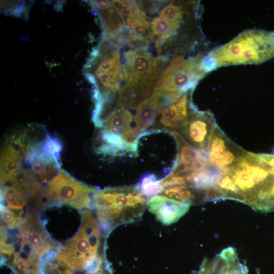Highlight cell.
<instances>
[{"label":"cell","instance_id":"cell-1","mask_svg":"<svg viewBox=\"0 0 274 274\" xmlns=\"http://www.w3.org/2000/svg\"><path fill=\"white\" fill-rule=\"evenodd\" d=\"M274 57V31L250 29L207 52L204 62L209 73L230 65L258 64Z\"/></svg>","mask_w":274,"mask_h":274},{"label":"cell","instance_id":"cell-2","mask_svg":"<svg viewBox=\"0 0 274 274\" xmlns=\"http://www.w3.org/2000/svg\"><path fill=\"white\" fill-rule=\"evenodd\" d=\"M148 200L138 185L96 189L93 207L102 232L108 236L119 225L140 221Z\"/></svg>","mask_w":274,"mask_h":274},{"label":"cell","instance_id":"cell-3","mask_svg":"<svg viewBox=\"0 0 274 274\" xmlns=\"http://www.w3.org/2000/svg\"><path fill=\"white\" fill-rule=\"evenodd\" d=\"M207 52H199L187 58L180 55L170 61L159 77L154 89L167 103L171 104L184 93L193 90L209 73L204 63Z\"/></svg>","mask_w":274,"mask_h":274},{"label":"cell","instance_id":"cell-4","mask_svg":"<svg viewBox=\"0 0 274 274\" xmlns=\"http://www.w3.org/2000/svg\"><path fill=\"white\" fill-rule=\"evenodd\" d=\"M82 216L79 230L61 251L68 261L88 266L105 255L101 239L107 235L90 211H84Z\"/></svg>","mask_w":274,"mask_h":274},{"label":"cell","instance_id":"cell-5","mask_svg":"<svg viewBox=\"0 0 274 274\" xmlns=\"http://www.w3.org/2000/svg\"><path fill=\"white\" fill-rule=\"evenodd\" d=\"M45 189L52 199L76 209L93 207L96 189L76 181L63 171L49 181Z\"/></svg>","mask_w":274,"mask_h":274},{"label":"cell","instance_id":"cell-6","mask_svg":"<svg viewBox=\"0 0 274 274\" xmlns=\"http://www.w3.org/2000/svg\"><path fill=\"white\" fill-rule=\"evenodd\" d=\"M213 167L227 172L247 152L232 142L216 123L211 134L207 148Z\"/></svg>","mask_w":274,"mask_h":274},{"label":"cell","instance_id":"cell-7","mask_svg":"<svg viewBox=\"0 0 274 274\" xmlns=\"http://www.w3.org/2000/svg\"><path fill=\"white\" fill-rule=\"evenodd\" d=\"M192 91L184 93L176 101L161 110L157 124L159 127L176 131L190 121L198 111L192 101Z\"/></svg>","mask_w":274,"mask_h":274},{"label":"cell","instance_id":"cell-8","mask_svg":"<svg viewBox=\"0 0 274 274\" xmlns=\"http://www.w3.org/2000/svg\"><path fill=\"white\" fill-rule=\"evenodd\" d=\"M170 132L176 141L178 153L176 163L170 173L181 174L211 166L206 150L191 145L176 131Z\"/></svg>","mask_w":274,"mask_h":274},{"label":"cell","instance_id":"cell-9","mask_svg":"<svg viewBox=\"0 0 274 274\" xmlns=\"http://www.w3.org/2000/svg\"><path fill=\"white\" fill-rule=\"evenodd\" d=\"M216 123L212 112L198 111L186 125L178 130V133L191 145L207 151L209 140Z\"/></svg>","mask_w":274,"mask_h":274},{"label":"cell","instance_id":"cell-10","mask_svg":"<svg viewBox=\"0 0 274 274\" xmlns=\"http://www.w3.org/2000/svg\"><path fill=\"white\" fill-rule=\"evenodd\" d=\"M163 109L160 93L154 90L152 94L137 105L133 116L134 136L136 140L155 122L157 117Z\"/></svg>","mask_w":274,"mask_h":274},{"label":"cell","instance_id":"cell-11","mask_svg":"<svg viewBox=\"0 0 274 274\" xmlns=\"http://www.w3.org/2000/svg\"><path fill=\"white\" fill-rule=\"evenodd\" d=\"M191 205L189 203L158 195L148 200L147 207L159 221L168 225L182 218L188 211Z\"/></svg>","mask_w":274,"mask_h":274},{"label":"cell","instance_id":"cell-12","mask_svg":"<svg viewBox=\"0 0 274 274\" xmlns=\"http://www.w3.org/2000/svg\"><path fill=\"white\" fill-rule=\"evenodd\" d=\"M104 130L122 136L126 141L135 143L134 120L132 114L124 107L119 105L105 119L102 123Z\"/></svg>","mask_w":274,"mask_h":274},{"label":"cell","instance_id":"cell-13","mask_svg":"<svg viewBox=\"0 0 274 274\" xmlns=\"http://www.w3.org/2000/svg\"><path fill=\"white\" fill-rule=\"evenodd\" d=\"M101 142L96 149L99 154L121 156L126 154L136 155V144L130 143L120 135L108 130H102L99 135Z\"/></svg>","mask_w":274,"mask_h":274},{"label":"cell","instance_id":"cell-14","mask_svg":"<svg viewBox=\"0 0 274 274\" xmlns=\"http://www.w3.org/2000/svg\"><path fill=\"white\" fill-rule=\"evenodd\" d=\"M22 156L18 149L12 145L6 147L1 156V180L5 182L11 180L13 175L20 168Z\"/></svg>","mask_w":274,"mask_h":274},{"label":"cell","instance_id":"cell-15","mask_svg":"<svg viewBox=\"0 0 274 274\" xmlns=\"http://www.w3.org/2000/svg\"><path fill=\"white\" fill-rule=\"evenodd\" d=\"M13 187L25 196H31L40 190V182L34 174L26 169L20 168L9 181Z\"/></svg>","mask_w":274,"mask_h":274},{"label":"cell","instance_id":"cell-16","mask_svg":"<svg viewBox=\"0 0 274 274\" xmlns=\"http://www.w3.org/2000/svg\"><path fill=\"white\" fill-rule=\"evenodd\" d=\"M137 185L142 193L148 200L161 194L163 190L162 179H158L153 174L144 175Z\"/></svg>","mask_w":274,"mask_h":274},{"label":"cell","instance_id":"cell-17","mask_svg":"<svg viewBox=\"0 0 274 274\" xmlns=\"http://www.w3.org/2000/svg\"><path fill=\"white\" fill-rule=\"evenodd\" d=\"M2 198L9 208L19 211L26 204L22 193L13 186L5 187L2 190Z\"/></svg>","mask_w":274,"mask_h":274},{"label":"cell","instance_id":"cell-18","mask_svg":"<svg viewBox=\"0 0 274 274\" xmlns=\"http://www.w3.org/2000/svg\"><path fill=\"white\" fill-rule=\"evenodd\" d=\"M39 145L41 150L44 153L52 157L59 162L62 145L57 138L47 134L43 142H39Z\"/></svg>","mask_w":274,"mask_h":274},{"label":"cell","instance_id":"cell-19","mask_svg":"<svg viewBox=\"0 0 274 274\" xmlns=\"http://www.w3.org/2000/svg\"><path fill=\"white\" fill-rule=\"evenodd\" d=\"M113 5L119 11L122 16L127 17L132 15L139 9L135 1H113Z\"/></svg>","mask_w":274,"mask_h":274},{"label":"cell","instance_id":"cell-20","mask_svg":"<svg viewBox=\"0 0 274 274\" xmlns=\"http://www.w3.org/2000/svg\"><path fill=\"white\" fill-rule=\"evenodd\" d=\"M1 212L3 223H5L8 227L14 225L20 218L13 211L7 207L2 206Z\"/></svg>","mask_w":274,"mask_h":274},{"label":"cell","instance_id":"cell-21","mask_svg":"<svg viewBox=\"0 0 274 274\" xmlns=\"http://www.w3.org/2000/svg\"><path fill=\"white\" fill-rule=\"evenodd\" d=\"M89 3L97 11L106 10L112 5V1H90Z\"/></svg>","mask_w":274,"mask_h":274}]
</instances>
